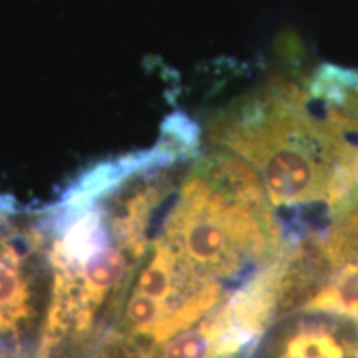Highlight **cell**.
Segmentation results:
<instances>
[{"instance_id":"6da1fadb","label":"cell","mask_w":358,"mask_h":358,"mask_svg":"<svg viewBox=\"0 0 358 358\" xmlns=\"http://www.w3.org/2000/svg\"><path fill=\"white\" fill-rule=\"evenodd\" d=\"M52 294L42 209L0 192V358H35Z\"/></svg>"},{"instance_id":"7a4b0ae2","label":"cell","mask_w":358,"mask_h":358,"mask_svg":"<svg viewBox=\"0 0 358 358\" xmlns=\"http://www.w3.org/2000/svg\"><path fill=\"white\" fill-rule=\"evenodd\" d=\"M245 358H358V322L324 307H297L268 324Z\"/></svg>"},{"instance_id":"3957f363","label":"cell","mask_w":358,"mask_h":358,"mask_svg":"<svg viewBox=\"0 0 358 358\" xmlns=\"http://www.w3.org/2000/svg\"><path fill=\"white\" fill-rule=\"evenodd\" d=\"M320 275L303 307H324L358 322V227H335L315 241Z\"/></svg>"},{"instance_id":"277c9868","label":"cell","mask_w":358,"mask_h":358,"mask_svg":"<svg viewBox=\"0 0 358 358\" xmlns=\"http://www.w3.org/2000/svg\"><path fill=\"white\" fill-rule=\"evenodd\" d=\"M85 358H145L133 345L118 337H105Z\"/></svg>"}]
</instances>
